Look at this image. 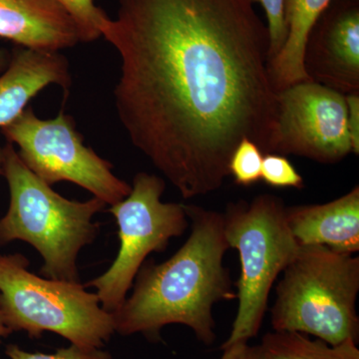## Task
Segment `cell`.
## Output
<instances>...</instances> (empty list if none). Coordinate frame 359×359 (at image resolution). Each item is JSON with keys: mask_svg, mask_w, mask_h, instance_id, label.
Returning a JSON list of instances; mask_svg holds the SVG:
<instances>
[{"mask_svg": "<svg viewBox=\"0 0 359 359\" xmlns=\"http://www.w3.org/2000/svg\"><path fill=\"white\" fill-rule=\"evenodd\" d=\"M118 1L100 26L121 61L116 110L184 199L221 188L243 139L273 153L278 93L252 0Z\"/></svg>", "mask_w": 359, "mask_h": 359, "instance_id": "obj_1", "label": "cell"}, {"mask_svg": "<svg viewBox=\"0 0 359 359\" xmlns=\"http://www.w3.org/2000/svg\"><path fill=\"white\" fill-rule=\"evenodd\" d=\"M191 233L185 244L161 264L145 262L135 278L132 294L113 314L115 332L161 340L170 325L190 328L205 346L216 341L215 304L237 299L224 257L230 250L223 212L185 205Z\"/></svg>", "mask_w": 359, "mask_h": 359, "instance_id": "obj_2", "label": "cell"}, {"mask_svg": "<svg viewBox=\"0 0 359 359\" xmlns=\"http://www.w3.org/2000/svg\"><path fill=\"white\" fill-rule=\"evenodd\" d=\"M2 176L9 189V205L0 219V247L22 241L39 252L42 276L80 283L79 252L96 240L94 217L106 207L93 197L80 202L56 193L21 161L13 144L1 147Z\"/></svg>", "mask_w": 359, "mask_h": 359, "instance_id": "obj_3", "label": "cell"}, {"mask_svg": "<svg viewBox=\"0 0 359 359\" xmlns=\"http://www.w3.org/2000/svg\"><path fill=\"white\" fill-rule=\"evenodd\" d=\"M359 257L323 245H301L276 285L275 332L313 335L337 346L358 342Z\"/></svg>", "mask_w": 359, "mask_h": 359, "instance_id": "obj_4", "label": "cell"}, {"mask_svg": "<svg viewBox=\"0 0 359 359\" xmlns=\"http://www.w3.org/2000/svg\"><path fill=\"white\" fill-rule=\"evenodd\" d=\"M285 208L280 197L263 194L250 202L229 203L223 212L224 237L238 250L241 275L235 283L237 314L221 351L259 334L276 278L299 252Z\"/></svg>", "mask_w": 359, "mask_h": 359, "instance_id": "obj_5", "label": "cell"}, {"mask_svg": "<svg viewBox=\"0 0 359 359\" xmlns=\"http://www.w3.org/2000/svg\"><path fill=\"white\" fill-rule=\"evenodd\" d=\"M21 254H0V311L11 332L32 339L53 332L70 344L101 348L115 334L113 314L81 283L51 280L28 269Z\"/></svg>", "mask_w": 359, "mask_h": 359, "instance_id": "obj_6", "label": "cell"}, {"mask_svg": "<svg viewBox=\"0 0 359 359\" xmlns=\"http://www.w3.org/2000/svg\"><path fill=\"white\" fill-rule=\"evenodd\" d=\"M131 187L125 199L108 209L118 226L117 257L105 273L85 283L96 290L101 306L109 313L121 308L149 255L164 252L189 226L185 204L161 201L166 189L161 177L140 172Z\"/></svg>", "mask_w": 359, "mask_h": 359, "instance_id": "obj_7", "label": "cell"}, {"mask_svg": "<svg viewBox=\"0 0 359 359\" xmlns=\"http://www.w3.org/2000/svg\"><path fill=\"white\" fill-rule=\"evenodd\" d=\"M1 132L7 142L18 145L25 166L47 185L70 182L109 205L131 192V185L113 173L112 164L84 145L74 119L63 111L44 120L27 107Z\"/></svg>", "mask_w": 359, "mask_h": 359, "instance_id": "obj_8", "label": "cell"}, {"mask_svg": "<svg viewBox=\"0 0 359 359\" xmlns=\"http://www.w3.org/2000/svg\"><path fill=\"white\" fill-rule=\"evenodd\" d=\"M278 104L273 153L335 164L353 152L344 94L304 81L278 92Z\"/></svg>", "mask_w": 359, "mask_h": 359, "instance_id": "obj_9", "label": "cell"}, {"mask_svg": "<svg viewBox=\"0 0 359 359\" xmlns=\"http://www.w3.org/2000/svg\"><path fill=\"white\" fill-rule=\"evenodd\" d=\"M309 79L344 95L359 92V0H332L304 50Z\"/></svg>", "mask_w": 359, "mask_h": 359, "instance_id": "obj_10", "label": "cell"}, {"mask_svg": "<svg viewBox=\"0 0 359 359\" xmlns=\"http://www.w3.org/2000/svg\"><path fill=\"white\" fill-rule=\"evenodd\" d=\"M0 39L45 52L81 42L76 23L55 0H0Z\"/></svg>", "mask_w": 359, "mask_h": 359, "instance_id": "obj_11", "label": "cell"}, {"mask_svg": "<svg viewBox=\"0 0 359 359\" xmlns=\"http://www.w3.org/2000/svg\"><path fill=\"white\" fill-rule=\"evenodd\" d=\"M290 231L299 245H323L355 255L359 250V187L321 205L285 208Z\"/></svg>", "mask_w": 359, "mask_h": 359, "instance_id": "obj_12", "label": "cell"}, {"mask_svg": "<svg viewBox=\"0 0 359 359\" xmlns=\"http://www.w3.org/2000/svg\"><path fill=\"white\" fill-rule=\"evenodd\" d=\"M55 84L68 89L69 65L59 52L14 49L0 75V128L15 120L41 90Z\"/></svg>", "mask_w": 359, "mask_h": 359, "instance_id": "obj_13", "label": "cell"}, {"mask_svg": "<svg viewBox=\"0 0 359 359\" xmlns=\"http://www.w3.org/2000/svg\"><path fill=\"white\" fill-rule=\"evenodd\" d=\"M332 0H285L287 39L269 63V77L276 93L311 81L304 69V50L311 28Z\"/></svg>", "mask_w": 359, "mask_h": 359, "instance_id": "obj_14", "label": "cell"}, {"mask_svg": "<svg viewBox=\"0 0 359 359\" xmlns=\"http://www.w3.org/2000/svg\"><path fill=\"white\" fill-rule=\"evenodd\" d=\"M259 346L268 359H359L353 339L332 346L299 332H273L264 334Z\"/></svg>", "mask_w": 359, "mask_h": 359, "instance_id": "obj_15", "label": "cell"}, {"mask_svg": "<svg viewBox=\"0 0 359 359\" xmlns=\"http://www.w3.org/2000/svg\"><path fill=\"white\" fill-rule=\"evenodd\" d=\"M264 154L249 139H243L231 155L229 172L238 186L250 187L261 180Z\"/></svg>", "mask_w": 359, "mask_h": 359, "instance_id": "obj_16", "label": "cell"}, {"mask_svg": "<svg viewBox=\"0 0 359 359\" xmlns=\"http://www.w3.org/2000/svg\"><path fill=\"white\" fill-rule=\"evenodd\" d=\"M69 13L76 23L82 42L100 39V26L108 18L107 13L96 6L94 0H55Z\"/></svg>", "mask_w": 359, "mask_h": 359, "instance_id": "obj_17", "label": "cell"}, {"mask_svg": "<svg viewBox=\"0 0 359 359\" xmlns=\"http://www.w3.org/2000/svg\"><path fill=\"white\" fill-rule=\"evenodd\" d=\"M266 185L273 188L301 189L304 187L302 175L285 156L269 153L264 155L262 176Z\"/></svg>", "mask_w": 359, "mask_h": 359, "instance_id": "obj_18", "label": "cell"}, {"mask_svg": "<svg viewBox=\"0 0 359 359\" xmlns=\"http://www.w3.org/2000/svg\"><path fill=\"white\" fill-rule=\"evenodd\" d=\"M11 359H113L108 351L97 347H82L70 344L53 353H29L16 344H9L6 349Z\"/></svg>", "mask_w": 359, "mask_h": 359, "instance_id": "obj_19", "label": "cell"}, {"mask_svg": "<svg viewBox=\"0 0 359 359\" xmlns=\"http://www.w3.org/2000/svg\"><path fill=\"white\" fill-rule=\"evenodd\" d=\"M252 1L254 4H261L266 13V25H268L269 33V61H271L282 49L287 39L285 0H252Z\"/></svg>", "mask_w": 359, "mask_h": 359, "instance_id": "obj_20", "label": "cell"}, {"mask_svg": "<svg viewBox=\"0 0 359 359\" xmlns=\"http://www.w3.org/2000/svg\"><path fill=\"white\" fill-rule=\"evenodd\" d=\"M347 105V124L351 134L353 152H359V92L346 95Z\"/></svg>", "mask_w": 359, "mask_h": 359, "instance_id": "obj_21", "label": "cell"}, {"mask_svg": "<svg viewBox=\"0 0 359 359\" xmlns=\"http://www.w3.org/2000/svg\"><path fill=\"white\" fill-rule=\"evenodd\" d=\"M218 359H268L259 346H250L249 342H238L223 349Z\"/></svg>", "mask_w": 359, "mask_h": 359, "instance_id": "obj_22", "label": "cell"}, {"mask_svg": "<svg viewBox=\"0 0 359 359\" xmlns=\"http://www.w3.org/2000/svg\"><path fill=\"white\" fill-rule=\"evenodd\" d=\"M11 334H13V332L6 327L4 318H2L1 311H0V341H1L2 339L8 337V335Z\"/></svg>", "mask_w": 359, "mask_h": 359, "instance_id": "obj_23", "label": "cell"}, {"mask_svg": "<svg viewBox=\"0 0 359 359\" xmlns=\"http://www.w3.org/2000/svg\"><path fill=\"white\" fill-rule=\"evenodd\" d=\"M8 58H7V55L6 52L4 50H0V75L4 73V71L6 69L7 65H8Z\"/></svg>", "mask_w": 359, "mask_h": 359, "instance_id": "obj_24", "label": "cell"}, {"mask_svg": "<svg viewBox=\"0 0 359 359\" xmlns=\"http://www.w3.org/2000/svg\"><path fill=\"white\" fill-rule=\"evenodd\" d=\"M0 176H2V154H1V148H0Z\"/></svg>", "mask_w": 359, "mask_h": 359, "instance_id": "obj_25", "label": "cell"}]
</instances>
